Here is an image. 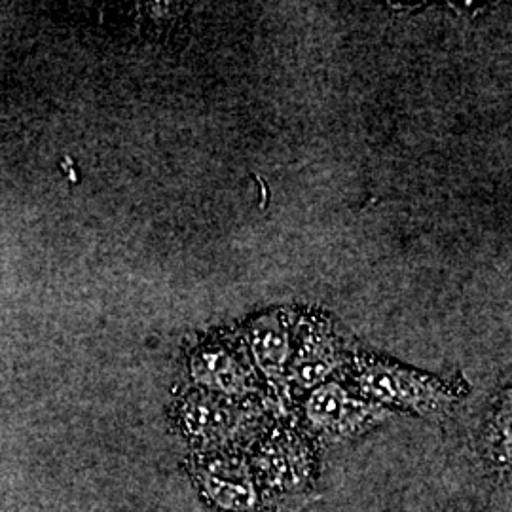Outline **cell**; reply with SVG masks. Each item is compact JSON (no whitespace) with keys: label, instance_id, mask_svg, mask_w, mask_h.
<instances>
[{"label":"cell","instance_id":"obj_1","mask_svg":"<svg viewBox=\"0 0 512 512\" xmlns=\"http://www.w3.org/2000/svg\"><path fill=\"white\" fill-rule=\"evenodd\" d=\"M359 384L366 393L384 403L410 406L420 412L439 410L448 401L442 385L431 378L387 363H363L359 368Z\"/></svg>","mask_w":512,"mask_h":512},{"label":"cell","instance_id":"obj_2","mask_svg":"<svg viewBox=\"0 0 512 512\" xmlns=\"http://www.w3.org/2000/svg\"><path fill=\"white\" fill-rule=\"evenodd\" d=\"M289 313L283 310L260 315L249 330V344L256 365L268 376H279L291 359Z\"/></svg>","mask_w":512,"mask_h":512},{"label":"cell","instance_id":"obj_3","mask_svg":"<svg viewBox=\"0 0 512 512\" xmlns=\"http://www.w3.org/2000/svg\"><path fill=\"white\" fill-rule=\"evenodd\" d=\"M194 376L200 384L222 391L226 395H241L249 389V374L224 349H205L194 357Z\"/></svg>","mask_w":512,"mask_h":512},{"label":"cell","instance_id":"obj_4","mask_svg":"<svg viewBox=\"0 0 512 512\" xmlns=\"http://www.w3.org/2000/svg\"><path fill=\"white\" fill-rule=\"evenodd\" d=\"M308 418L323 429H338L353 425L366 416L365 408L349 401L348 393L336 384L317 387L308 399Z\"/></svg>","mask_w":512,"mask_h":512},{"label":"cell","instance_id":"obj_5","mask_svg":"<svg viewBox=\"0 0 512 512\" xmlns=\"http://www.w3.org/2000/svg\"><path fill=\"white\" fill-rule=\"evenodd\" d=\"M336 365L334 340L327 329L313 327L306 334L293 365L294 380L298 385L310 389L321 384Z\"/></svg>","mask_w":512,"mask_h":512},{"label":"cell","instance_id":"obj_6","mask_svg":"<svg viewBox=\"0 0 512 512\" xmlns=\"http://www.w3.org/2000/svg\"><path fill=\"white\" fill-rule=\"evenodd\" d=\"M186 425L194 435L217 437L236 425V414L209 397H198L188 404Z\"/></svg>","mask_w":512,"mask_h":512},{"label":"cell","instance_id":"obj_7","mask_svg":"<svg viewBox=\"0 0 512 512\" xmlns=\"http://www.w3.org/2000/svg\"><path fill=\"white\" fill-rule=\"evenodd\" d=\"M207 490H209L211 497L224 509L245 511V509H251L253 503H255V492L249 486L236 484V482H226V480L217 478V476L209 478Z\"/></svg>","mask_w":512,"mask_h":512},{"label":"cell","instance_id":"obj_8","mask_svg":"<svg viewBox=\"0 0 512 512\" xmlns=\"http://www.w3.org/2000/svg\"><path fill=\"white\" fill-rule=\"evenodd\" d=\"M258 469L264 473L268 482H279L287 471V458L281 446H266L258 458Z\"/></svg>","mask_w":512,"mask_h":512}]
</instances>
